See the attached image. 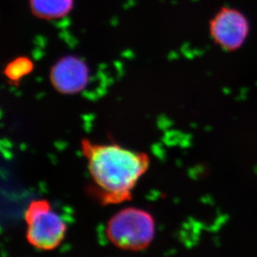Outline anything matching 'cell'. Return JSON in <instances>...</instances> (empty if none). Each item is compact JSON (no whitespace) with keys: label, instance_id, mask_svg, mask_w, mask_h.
Here are the masks:
<instances>
[{"label":"cell","instance_id":"6da1fadb","mask_svg":"<svg viewBox=\"0 0 257 257\" xmlns=\"http://www.w3.org/2000/svg\"><path fill=\"white\" fill-rule=\"evenodd\" d=\"M81 149L92 179L87 186V195L102 205L132 200L137 182L150 165L148 154L88 139L82 140Z\"/></svg>","mask_w":257,"mask_h":257},{"label":"cell","instance_id":"7a4b0ae2","mask_svg":"<svg viewBox=\"0 0 257 257\" xmlns=\"http://www.w3.org/2000/svg\"><path fill=\"white\" fill-rule=\"evenodd\" d=\"M107 237L116 247L129 251H141L151 245L155 234L153 216L141 209H123L110 219Z\"/></svg>","mask_w":257,"mask_h":257},{"label":"cell","instance_id":"3957f363","mask_svg":"<svg viewBox=\"0 0 257 257\" xmlns=\"http://www.w3.org/2000/svg\"><path fill=\"white\" fill-rule=\"evenodd\" d=\"M26 238L38 250H53L65 237L66 225L46 200L32 201L25 211Z\"/></svg>","mask_w":257,"mask_h":257},{"label":"cell","instance_id":"277c9868","mask_svg":"<svg viewBox=\"0 0 257 257\" xmlns=\"http://www.w3.org/2000/svg\"><path fill=\"white\" fill-rule=\"evenodd\" d=\"M210 33L221 48L235 51L242 46L247 38L249 23L240 11L224 8L211 20Z\"/></svg>","mask_w":257,"mask_h":257},{"label":"cell","instance_id":"5b68a950","mask_svg":"<svg viewBox=\"0 0 257 257\" xmlns=\"http://www.w3.org/2000/svg\"><path fill=\"white\" fill-rule=\"evenodd\" d=\"M50 81L55 90L63 94H76L83 91L89 80V69L85 62L75 56H66L54 63Z\"/></svg>","mask_w":257,"mask_h":257},{"label":"cell","instance_id":"8992f818","mask_svg":"<svg viewBox=\"0 0 257 257\" xmlns=\"http://www.w3.org/2000/svg\"><path fill=\"white\" fill-rule=\"evenodd\" d=\"M29 7L36 17L46 20H58L72 11L73 0H29Z\"/></svg>","mask_w":257,"mask_h":257},{"label":"cell","instance_id":"52a82bcc","mask_svg":"<svg viewBox=\"0 0 257 257\" xmlns=\"http://www.w3.org/2000/svg\"><path fill=\"white\" fill-rule=\"evenodd\" d=\"M34 69V63L25 56L17 57L10 61L5 67L4 73L12 83H19L23 78L29 75Z\"/></svg>","mask_w":257,"mask_h":257}]
</instances>
